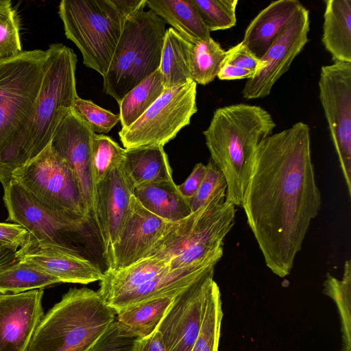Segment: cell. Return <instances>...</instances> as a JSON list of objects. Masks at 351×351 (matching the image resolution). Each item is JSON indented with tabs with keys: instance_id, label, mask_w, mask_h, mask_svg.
<instances>
[{
	"instance_id": "cell-10",
	"label": "cell",
	"mask_w": 351,
	"mask_h": 351,
	"mask_svg": "<svg viewBox=\"0 0 351 351\" xmlns=\"http://www.w3.org/2000/svg\"><path fill=\"white\" fill-rule=\"evenodd\" d=\"M194 81L165 89L157 100L129 127L119 132L125 149L162 146L190 124L197 111Z\"/></svg>"
},
{
	"instance_id": "cell-22",
	"label": "cell",
	"mask_w": 351,
	"mask_h": 351,
	"mask_svg": "<svg viewBox=\"0 0 351 351\" xmlns=\"http://www.w3.org/2000/svg\"><path fill=\"white\" fill-rule=\"evenodd\" d=\"M121 168L132 190L143 184L173 180L168 157L162 146L125 149Z\"/></svg>"
},
{
	"instance_id": "cell-36",
	"label": "cell",
	"mask_w": 351,
	"mask_h": 351,
	"mask_svg": "<svg viewBox=\"0 0 351 351\" xmlns=\"http://www.w3.org/2000/svg\"><path fill=\"white\" fill-rule=\"evenodd\" d=\"M193 2L210 32L236 25L238 0H193Z\"/></svg>"
},
{
	"instance_id": "cell-11",
	"label": "cell",
	"mask_w": 351,
	"mask_h": 351,
	"mask_svg": "<svg viewBox=\"0 0 351 351\" xmlns=\"http://www.w3.org/2000/svg\"><path fill=\"white\" fill-rule=\"evenodd\" d=\"M95 133L70 110L57 126L49 144L64 159L76 180L90 230L102 245L103 231L99 217L97 186L92 165Z\"/></svg>"
},
{
	"instance_id": "cell-42",
	"label": "cell",
	"mask_w": 351,
	"mask_h": 351,
	"mask_svg": "<svg viewBox=\"0 0 351 351\" xmlns=\"http://www.w3.org/2000/svg\"><path fill=\"white\" fill-rule=\"evenodd\" d=\"M205 172L206 165L202 162L197 163L186 180L178 185L180 192L187 200L192 198L197 192Z\"/></svg>"
},
{
	"instance_id": "cell-2",
	"label": "cell",
	"mask_w": 351,
	"mask_h": 351,
	"mask_svg": "<svg viewBox=\"0 0 351 351\" xmlns=\"http://www.w3.org/2000/svg\"><path fill=\"white\" fill-rule=\"evenodd\" d=\"M276 123L264 108L238 104L216 109L203 132L211 160L227 182L226 201L241 206L257 147Z\"/></svg>"
},
{
	"instance_id": "cell-7",
	"label": "cell",
	"mask_w": 351,
	"mask_h": 351,
	"mask_svg": "<svg viewBox=\"0 0 351 351\" xmlns=\"http://www.w3.org/2000/svg\"><path fill=\"white\" fill-rule=\"evenodd\" d=\"M58 14L65 35L81 51L83 63L104 77L131 16L117 0H62Z\"/></svg>"
},
{
	"instance_id": "cell-6",
	"label": "cell",
	"mask_w": 351,
	"mask_h": 351,
	"mask_svg": "<svg viewBox=\"0 0 351 351\" xmlns=\"http://www.w3.org/2000/svg\"><path fill=\"white\" fill-rule=\"evenodd\" d=\"M165 21L152 10L128 18L107 73L104 90L118 104L136 86L159 69Z\"/></svg>"
},
{
	"instance_id": "cell-26",
	"label": "cell",
	"mask_w": 351,
	"mask_h": 351,
	"mask_svg": "<svg viewBox=\"0 0 351 351\" xmlns=\"http://www.w3.org/2000/svg\"><path fill=\"white\" fill-rule=\"evenodd\" d=\"M147 5L192 44L211 37L193 0H147Z\"/></svg>"
},
{
	"instance_id": "cell-3",
	"label": "cell",
	"mask_w": 351,
	"mask_h": 351,
	"mask_svg": "<svg viewBox=\"0 0 351 351\" xmlns=\"http://www.w3.org/2000/svg\"><path fill=\"white\" fill-rule=\"evenodd\" d=\"M47 53L23 51L0 60V182L10 180L13 164L40 90Z\"/></svg>"
},
{
	"instance_id": "cell-14",
	"label": "cell",
	"mask_w": 351,
	"mask_h": 351,
	"mask_svg": "<svg viewBox=\"0 0 351 351\" xmlns=\"http://www.w3.org/2000/svg\"><path fill=\"white\" fill-rule=\"evenodd\" d=\"M309 29V12L302 5L260 59L254 75L247 80L241 92L245 99L264 98L270 94L274 85L308 42Z\"/></svg>"
},
{
	"instance_id": "cell-31",
	"label": "cell",
	"mask_w": 351,
	"mask_h": 351,
	"mask_svg": "<svg viewBox=\"0 0 351 351\" xmlns=\"http://www.w3.org/2000/svg\"><path fill=\"white\" fill-rule=\"evenodd\" d=\"M222 317L220 289L213 278L206 295L200 329L191 351H218Z\"/></svg>"
},
{
	"instance_id": "cell-33",
	"label": "cell",
	"mask_w": 351,
	"mask_h": 351,
	"mask_svg": "<svg viewBox=\"0 0 351 351\" xmlns=\"http://www.w3.org/2000/svg\"><path fill=\"white\" fill-rule=\"evenodd\" d=\"M226 51L211 37L191 43L189 53L190 71L193 81L206 85L217 77Z\"/></svg>"
},
{
	"instance_id": "cell-20",
	"label": "cell",
	"mask_w": 351,
	"mask_h": 351,
	"mask_svg": "<svg viewBox=\"0 0 351 351\" xmlns=\"http://www.w3.org/2000/svg\"><path fill=\"white\" fill-rule=\"evenodd\" d=\"M215 266H194L168 270L143 285L121 295L106 304L116 313L141 302L158 297L176 295Z\"/></svg>"
},
{
	"instance_id": "cell-30",
	"label": "cell",
	"mask_w": 351,
	"mask_h": 351,
	"mask_svg": "<svg viewBox=\"0 0 351 351\" xmlns=\"http://www.w3.org/2000/svg\"><path fill=\"white\" fill-rule=\"evenodd\" d=\"M165 90L158 69L129 91L119 104L121 129L139 119Z\"/></svg>"
},
{
	"instance_id": "cell-34",
	"label": "cell",
	"mask_w": 351,
	"mask_h": 351,
	"mask_svg": "<svg viewBox=\"0 0 351 351\" xmlns=\"http://www.w3.org/2000/svg\"><path fill=\"white\" fill-rule=\"evenodd\" d=\"M122 148L110 137L95 134L92 146V165L96 184H99L124 158Z\"/></svg>"
},
{
	"instance_id": "cell-4",
	"label": "cell",
	"mask_w": 351,
	"mask_h": 351,
	"mask_svg": "<svg viewBox=\"0 0 351 351\" xmlns=\"http://www.w3.org/2000/svg\"><path fill=\"white\" fill-rule=\"evenodd\" d=\"M115 314L98 291L70 289L44 315L27 351H88Z\"/></svg>"
},
{
	"instance_id": "cell-24",
	"label": "cell",
	"mask_w": 351,
	"mask_h": 351,
	"mask_svg": "<svg viewBox=\"0 0 351 351\" xmlns=\"http://www.w3.org/2000/svg\"><path fill=\"white\" fill-rule=\"evenodd\" d=\"M168 270H170L168 263L153 257L146 258L119 270L107 269L100 280L98 292L106 304Z\"/></svg>"
},
{
	"instance_id": "cell-21",
	"label": "cell",
	"mask_w": 351,
	"mask_h": 351,
	"mask_svg": "<svg viewBox=\"0 0 351 351\" xmlns=\"http://www.w3.org/2000/svg\"><path fill=\"white\" fill-rule=\"evenodd\" d=\"M302 5L298 0L272 1L251 21L242 43L261 59Z\"/></svg>"
},
{
	"instance_id": "cell-23",
	"label": "cell",
	"mask_w": 351,
	"mask_h": 351,
	"mask_svg": "<svg viewBox=\"0 0 351 351\" xmlns=\"http://www.w3.org/2000/svg\"><path fill=\"white\" fill-rule=\"evenodd\" d=\"M132 194L145 209L168 222L178 221L191 213L189 201L173 180L135 187Z\"/></svg>"
},
{
	"instance_id": "cell-45",
	"label": "cell",
	"mask_w": 351,
	"mask_h": 351,
	"mask_svg": "<svg viewBox=\"0 0 351 351\" xmlns=\"http://www.w3.org/2000/svg\"><path fill=\"white\" fill-rule=\"evenodd\" d=\"M16 252L8 247L0 243V269L16 261Z\"/></svg>"
},
{
	"instance_id": "cell-41",
	"label": "cell",
	"mask_w": 351,
	"mask_h": 351,
	"mask_svg": "<svg viewBox=\"0 0 351 351\" xmlns=\"http://www.w3.org/2000/svg\"><path fill=\"white\" fill-rule=\"evenodd\" d=\"M28 238V232L19 224L0 222V243L17 252L26 244Z\"/></svg>"
},
{
	"instance_id": "cell-17",
	"label": "cell",
	"mask_w": 351,
	"mask_h": 351,
	"mask_svg": "<svg viewBox=\"0 0 351 351\" xmlns=\"http://www.w3.org/2000/svg\"><path fill=\"white\" fill-rule=\"evenodd\" d=\"M44 290L0 293V351H27L44 316Z\"/></svg>"
},
{
	"instance_id": "cell-28",
	"label": "cell",
	"mask_w": 351,
	"mask_h": 351,
	"mask_svg": "<svg viewBox=\"0 0 351 351\" xmlns=\"http://www.w3.org/2000/svg\"><path fill=\"white\" fill-rule=\"evenodd\" d=\"M176 295L158 297L141 302L119 311L118 323L138 339L154 332Z\"/></svg>"
},
{
	"instance_id": "cell-5",
	"label": "cell",
	"mask_w": 351,
	"mask_h": 351,
	"mask_svg": "<svg viewBox=\"0 0 351 351\" xmlns=\"http://www.w3.org/2000/svg\"><path fill=\"white\" fill-rule=\"evenodd\" d=\"M46 53L40 90L21 141L13 171L49 145L59 123L72 110L78 97L75 80L77 58L74 51L62 43H53Z\"/></svg>"
},
{
	"instance_id": "cell-38",
	"label": "cell",
	"mask_w": 351,
	"mask_h": 351,
	"mask_svg": "<svg viewBox=\"0 0 351 351\" xmlns=\"http://www.w3.org/2000/svg\"><path fill=\"white\" fill-rule=\"evenodd\" d=\"M226 191L227 182L223 174L210 160L206 165L205 175L199 187L188 200L191 213L213 199H226Z\"/></svg>"
},
{
	"instance_id": "cell-37",
	"label": "cell",
	"mask_w": 351,
	"mask_h": 351,
	"mask_svg": "<svg viewBox=\"0 0 351 351\" xmlns=\"http://www.w3.org/2000/svg\"><path fill=\"white\" fill-rule=\"evenodd\" d=\"M72 110L95 134L108 133L120 121L119 114L79 97L75 100Z\"/></svg>"
},
{
	"instance_id": "cell-1",
	"label": "cell",
	"mask_w": 351,
	"mask_h": 351,
	"mask_svg": "<svg viewBox=\"0 0 351 351\" xmlns=\"http://www.w3.org/2000/svg\"><path fill=\"white\" fill-rule=\"evenodd\" d=\"M321 202L308 125L299 121L263 140L241 206L266 266L276 276L290 274Z\"/></svg>"
},
{
	"instance_id": "cell-29",
	"label": "cell",
	"mask_w": 351,
	"mask_h": 351,
	"mask_svg": "<svg viewBox=\"0 0 351 351\" xmlns=\"http://www.w3.org/2000/svg\"><path fill=\"white\" fill-rule=\"evenodd\" d=\"M61 283L43 270L16 260L0 269V293H19Z\"/></svg>"
},
{
	"instance_id": "cell-44",
	"label": "cell",
	"mask_w": 351,
	"mask_h": 351,
	"mask_svg": "<svg viewBox=\"0 0 351 351\" xmlns=\"http://www.w3.org/2000/svg\"><path fill=\"white\" fill-rule=\"evenodd\" d=\"M254 73L250 70L228 64H222L217 77L221 80H232L252 77Z\"/></svg>"
},
{
	"instance_id": "cell-16",
	"label": "cell",
	"mask_w": 351,
	"mask_h": 351,
	"mask_svg": "<svg viewBox=\"0 0 351 351\" xmlns=\"http://www.w3.org/2000/svg\"><path fill=\"white\" fill-rule=\"evenodd\" d=\"M169 223L145 209L132 195L122 230L106 254L107 269L119 270L148 258Z\"/></svg>"
},
{
	"instance_id": "cell-13",
	"label": "cell",
	"mask_w": 351,
	"mask_h": 351,
	"mask_svg": "<svg viewBox=\"0 0 351 351\" xmlns=\"http://www.w3.org/2000/svg\"><path fill=\"white\" fill-rule=\"evenodd\" d=\"M318 86L319 98L350 197L351 62L322 66Z\"/></svg>"
},
{
	"instance_id": "cell-39",
	"label": "cell",
	"mask_w": 351,
	"mask_h": 351,
	"mask_svg": "<svg viewBox=\"0 0 351 351\" xmlns=\"http://www.w3.org/2000/svg\"><path fill=\"white\" fill-rule=\"evenodd\" d=\"M138 339L125 330L115 318L88 351H133Z\"/></svg>"
},
{
	"instance_id": "cell-32",
	"label": "cell",
	"mask_w": 351,
	"mask_h": 351,
	"mask_svg": "<svg viewBox=\"0 0 351 351\" xmlns=\"http://www.w3.org/2000/svg\"><path fill=\"white\" fill-rule=\"evenodd\" d=\"M323 293L336 304L341 322V350L351 351V261L347 260L341 280L327 273Z\"/></svg>"
},
{
	"instance_id": "cell-12",
	"label": "cell",
	"mask_w": 351,
	"mask_h": 351,
	"mask_svg": "<svg viewBox=\"0 0 351 351\" xmlns=\"http://www.w3.org/2000/svg\"><path fill=\"white\" fill-rule=\"evenodd\" d=\"M3 187L7 220L29 233L23 247H55L82 254L79 242L86 235L85 232L43 207L14 180L11 179Z\"/></svg>"
},
{
	"instance_id": "cell-40",
	"label": "cell",
	"mask_w": 351,
	"mask_h": 351,
	"mask_svg": "<svg viewBox=\"0 0 351 351\" xmlns=\"http://www.w3.org/2000/svg\"><path fill=\"white\" fill-rule=\"evenodd\" d=\"M222 64L245 69L254 74L259 66L260 59L254 56L241 41L226 51Z\"/></svg>"
},
{
	"instance_id": "cell-19",
	"label": "cell",
	"mask_w": 351,
	"mask_h": 351,
	"mask_svg": "<svg viewBox=\"0 0 351 351\" xmlns=\"http://www.w3.org/2000/svg\"><path fill=\"white\" fill-rule=\"evenodd\" d=\"M121 164L112 168L97 185L105 256L122 230L133 195L132 188L126 180Z\"/></svg>"
},
{
	"instance_id": "cell-18",
	"label": "cell",
	"mask_w": 351,
	"mask_h": 351,
	"mask_svg": "<svg viewBox=\"0 0 351 351\" xmlns=\"http://www.w3.org/2000/svg\"><path fill=\"white\" fill-rule=\"evenodd\" d=\"M16 259L57 278L60 282L88 284L100 281L104 272L84 255L55 247H21Z\"/></svg>"
},
{
	"instance_id": "cell-25",
	"label": "cell",
	"mask_w": 351,
	"mask_h": 351,
	"mask_svg": "<svg viewBox=\"0 0 351 351\" xmlns=\"http://www.w3.org/2000/svg\"><path fill=\"white\" fill-rule=\"evenodd\" d=\"M322 43L334 62H351V0H326Z\"/></svg>"
},
{
	"instance_id": "cell-35",
	"label": "cell",
	"mask_w": 351,
	"mask_h": 351,
	"mask_svg": "<svg viewBox=\"0 0 351 351\" xmlns=\"http://www.w3.org/2000/svg\"><path fill=\"white\" fill-rule=\"evenodd\" d=\"M22 51L18 13L10 1L0 0V60Z\"/></svg>"
},
{
	"instance_id": "cell-43",
	"label": "cell",
	"mask_w": 351,
	"mask_h": 351,
	"mask_svg": "<svg viewBox=\"0 0 351 351\" xmlns=\"http://www.w3.org/2000/svg\"><path fill=\"white\" fill-rule=\"evenodd\" d=\"M133 351H166L160 333L156 330L144 338L138 339Z\"/></svg>"
},
{
	"instance_id": "cell-8",
	"label": "cell",
	"mask_w": 351,
	"mask_h": 351,
	"mask_svg": "<svg viewBox=\"0 0 351 351\" xmlns=\"http://www.w3.org/2000/svg\"><path fill=\"white\" fill-rule=\"evenodd\" d=\"M11 179L57 217L86 233L88 228L90 230L73 173L66 162L49 145L16 169Z\"/></svg>"
},
{
	"instance_id": "cell-15",
	"label": "cell",
	"mask_w": 351,
	"mask_h": 351,
	"mask_svg": "<svg viewBox=\"0 0 351 351\" xmlns=\"http://www.w3.org/2000/svg\"><path fill=\"white\" fill-rule=\"evenodd\" d=\"M213 275L214 269L175 296L156 329L166 351H191L200 329L206 295Z\"/></svg>"
},
{
	"instance_id": "cell-9",
	"label": "cell",
	"mask_w": 351,
	"mask_h": 351,
	"mask_svg": "<svg viewBox=\"0 0 351 351\" xmlns=\"http://www.w3.org/2000/svg\"><path fill=\"white\" fill-rule=\"evenodd\" d=\"M236 206L213 199L184 219L169 222L149 257L169 261L185 250L223 253V240L234 224Z\"/></svg>"
},
{
	"instance_id": "cell-27",
	"label": "cell",
	"mask_w": 351,
	"mask_h": 351,
	"mask_svg": "<svg viewBox=\"0 0 351 351\" xmlns=\"http://www.w3.org/2000/svg\"><path fill=\"white\" fill-rule=\"evenodd\" d=\"M191 45L172 27L165 31L159 66L165 89L193 80L189 63Z\"/></svg>"
}]
</instances>
